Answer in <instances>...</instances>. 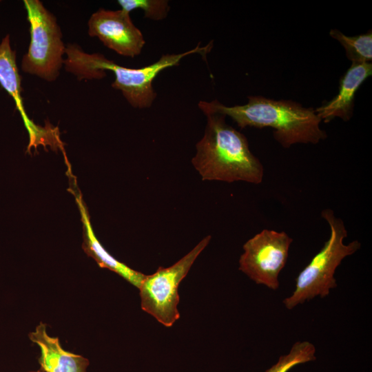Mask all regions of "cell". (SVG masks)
I'll list each match as a JSON object with an SVG mask.
<instances>
[{
  "label": "cell",
  "instance_id": "1",
  "mask_svg": "<svg viewBox=\"0 0 372 372\" xmlns=\"http://www.w3.org/2000/svg\"><path fill=\"white\" fill-rule=\"evenodd\" d=\"M247 99L248 102L240 105L229 107L218 100L201 101L198 105L206 116H227L240 128L271 127L274 139L284 148L297 143L317 144L327 136L313 107L291 100H274L262 96H249Z\"/></svg>",
  "mask_w": 372,
  "mask_h": 372
},
{
  "label": "cell",
  "instance_id": "2",
  "mask_svg": "<svg viewBox=\"0 0 372 372\" xmlns=\"http://www.w3.org/2000/svg\"><path fill=\"white\" fill-rule=\"evenodd\" d=\"M206 116L204 135L192 159L202 180L261 183L264 167L251 152L245 136L227 123L224 115Z\"/></svg>",
  "mask_w": 372,
  "mask_h": 372
},
{
  "label": "cell",
  "instance_id": "3",
  "mask_svg": "<svg viewBox=\"0 0 372 372\" xmlns=\"http://www.w3.org/2000/svg\"><path fill=\"white\" fill-rule=\"evenodd\" d=\"M212 48V41L205 47L199 44L194 49L181 54H163L159 60L141 68H129L118 65L99 53L88 54L76 44L65 48V69L78 80L101 79L105 76V70L112 71L114 81L112 87L121 92L124 98L134 108L143 109L152 106L156 97L153 81L163 70L179 65L185 56L198 53L205 56Z\"/></svg>",
  "mask_w": 372,
  "mask_h": 372
},
{
  "label": "cell",
  "instance_id": "4",
  "mask_svg": "<svg viewBox=\"0 0 372 372\" xmlns=\"http://www.w3.org/2000/svg\"><path fill=\"white\" fill-rule=\"evenodd\" d=\"M321 216L330 227L329 238L296 278L294 291L283 300L287 309H292L316 296H327L330 289L337 287L334 278L336 268L344 258L355 253L361 247L357 240L347 245L344 243L347 231L343 220L336 217L333 210L325 209Z\"/></svg>",
  "mask_w": 372,
  "mask_h": 372
},
{
  "label": "cell",
  "instance_id": "5",
  "mask_svg": "<svg viewBox=\"0 0 372 372\" xmlns=\"http://www.w3.org/2000/svg\"><path fill=\"white\" fill-rule=\"evenodd\" d=\"M30 23V42L21 61L22 70L54 81L63 65L65 46L55 16L39 0H24Z\"/></svg>",
  "mask_w": 372,
  "mask_h": 372
},
{
  "label": "cell",
  "instance_id": "6",
  "mask_svg": "<svg viewBox=\"0 0 372 372\" xmlns=\"http://www.w3.org/2000/svg\"><path fill=\"white\" fill-rule=\"evenodd\" d=\"M211 236H207L188 254L169 267H158L145 275L138 288L141 309L165 327H172L180 318L178 288L196 259L207 247Z\"/></svg>",
  "mask_w": 372,
  "mask_h": 372
},
{
  "label": "cell",
  "instance_id": "7",
  "mask_svg": "<svg viewBox=\"0 0 372 372\" xmlns=\"http://www.w3.org/2000/svg\"><path fill=\"white\" fill-rule=\"evenodd\" d=\"M293 239L285 231L263 229L243 245L239 270L256 284L276 290Z\"/></svg>",
  "mask_w": 372,
  "mask_h": 372
},
{
  "label": "cell",
  "instance_id": "8",
  "mask_svg": "<svg viewBox=\"0 0 372 372\" xmlns=\"http://www.w3.org/2000/svg\"><path fill=\"white\" fill-rule=\"evenodd\" d=\"M88 34L117 54L134 58L140 54L145 41L141 31L133 23L130 13L123 10L100 8L87 23Z\"/></svg>",
  "mask_w": 372,
  "mask_h": 372
},
{
  "label": "cell",
  "instance_id": "9",
  "mask_svg": "<svg viewBox=\"0 0 372 372\" xmlns=\"http://www.w3.org/2000/svg\"><path fill=\"white\" fill-rule=\"evenodd\" d=\"M21 76L16 63V52L10 46V36L7 34L0 43V84L12 97L22 117L29 134L27 152L39 145L51 146L55 141L56 132L54 127L48 124L41 127L35 124L28 116L21 95Z\"/></svg>",
  "mask_w": 372,
  "mask_h": 372
},
{
  "label": "cell",
  "instance_id": "10",
  "mask_svg": "<svg viewBox=\"0 0 372 372\" xmlns=\"http://www.w3.org/2000/svg\"><path fill=\"white\" fill-rule=\"evenodd\" d=\"M371 74V63H352L340 78L336 96L315 109L321 121L329 123L335 117L344 121H349L353 114L355 93Z\"/></svg>",
  "mask_w": 372,
  "mask_h": 372
},
{
  "label": "cell",
  "instance_id": "11",
  "mask_svg": "<svg viewBox=\"0 0 372 372\" xmlns=\"http://www.w3.org/2000/svg\"><path fill=\"white\" fill-rule=\"evenodd\" d=\"M30 340L41 350L39 362L43 372H87L89 360L80 355L65 351L59 338L50 336L46 325L41 322L34 331L29 334Z\"/></svg>",
  "mask_w": 372,
  "mask_h": 372
},
{
  "label": "cell",
  "instance_id": "12",
  "mask_svg": "<svg viewBox=\"0 0 372 372\" xmlns=\"http://www.w3.org/2000/svg\"><path fill=\"white\" fill-rule=\"evenodd\" d=\"M75 198L84 227L83 248L85 252L96 260L99 267L115 272L138 289L145 275L117 260L104 249L93 231L90 216L81 196L76 195Z\"/></svg>",
  "mask_w": 372,
  "mask_h": 372
},
{
  "label": "cell",
  "instance_id": "13",
  "mask_svg": "<svg viewBox=\"0 0 372 372\" xmlns=\"http://www.w3.org/2000/svg\"><path fill=\"white\" fill-rule=\"evenodd\" d=\"M331 37L338 41L344 47L346 56L352 63H371L372 32L357 36H347L339 30L332 29L329 32Z\"/></svg>",
  "mask_w": 372,
  "mask_h": 372
},
{
  "label": "cell",
  "instance_id": "14",
  "mask_svg": "<svg viewBox=\"0 0 372 372\" xmlns=\"http://www.w3.org/2000/svg\"><path fill=\"white\" fill-rule=\"evenodd\" d=\"M315 346L308 342H296L287 354L280 356L276 363L265 372H289L294 366L316 360Z\"/></svg>",
  "mask_w": 372,
  "mask_h": 372
},
{
  "label": "cell",
  "instance_id": "15",
  "mask_svg": "<svg viewBox=\"0 0 372 372\" xmlns=\"http://www.w3.org/2000/svg\"><path fill=\"white\" fill-rule=\"evenodd\" d=\"M117 3L121 10L129 13L134 10L141 9L146 18L154 21L164 19L170 9L166 0H118Z\"/></svg>",
  "mask_w": 372,
  "mask_h": 372
},
{
  "label": "cell",
  "instance_id": "16",
  "mask_svg": "<svg viewBox=\"0 0 372 372\" xmlns=\"http://www.w3.org/2000/svg\"><path fill=\"white\" fill-rule=\"evenodd\" d=\"M30 372H43V371H41V370H38V371H30Z\"/></svg>",
  "mask_w": 372,
  "mask_h": 372
}]
</instances>
